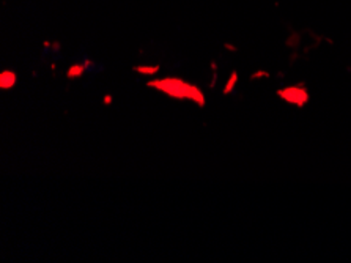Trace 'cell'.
<instances>
[{"label":"cell","instance_id":"obj_1","mask_svg":"<svg viewBox=\"0 0 351 263\" xmlns=\"http://www.w3.org/2000/svg\"><path fill=\"white\" fill-rule=\"evenodd\" d=\"M156 87L159 90H162V92L175 96V98H191L197 101V103H199V101L200 103H204L199 90L194 89L193 85L182 82V80L166 79V80H161V82H156Z\"/></svg>","mask_w":351,"mask_h":263}]
</instances>
